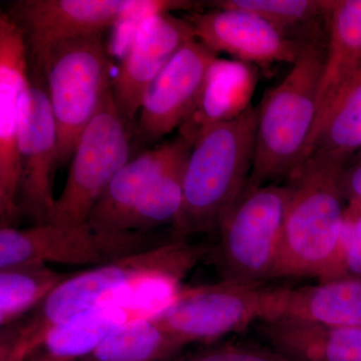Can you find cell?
I'll use <instances>...</instances> for the list:
<instances>
[{
  "label": "cell",
  "instance_id": "1",
  "mask_svg": "<svg viewBox=\"0 0 361 361\" xmlns=\"http://www.w3.org/2000/svg\"><path fill=\"white\" fill-rule=\"evenodd\" d=\"M208 253L205 246L174 239L92 269L75 272L28 314L0 327V361L25 360L54 326L109 304L115 294L129 287L146 282L177 286Z\"/></svg>",
  "mask_w": 361,
  "mask_h": 361
},
{
  "label": "cell",
  "instance_id": "2",
  "mask_svg": "<svg viewBox=\"0 0 361 361\" xmlns=\"http://www.w3.org/2000/svg\"><path fill=\"white\" fill-rule=\"evenodd\" d=\"M258 106L197 134L185 169L184 206L176 238L219 230L245 193L255 153Z\"/></svg>",
  "mask_w": 361,
  "mask_h": 361
},
{
  "label": "cell",
  "instance_id": "3",
  "mask_svg": "<svg viewBox=\"0 0 361 361\" xmlns=\"http://www.w3.org/2000/svg\"><path fill=\"white\" fill-rule=\"evenodd\" d=\"M348 161L312 153L289 178L283 237L273 278H317L331 266L346 200L343 174Z\"/></svg>",
  "mask_w": 361,
  "mask_h": 361
},
{
  "label": "cell",
  "instance_id": "4",
  "mask_svg": "<svg viewBox=\"0 0 361 361\" xmlns=\"http://www.w3.org/2000/svg\"><path fill=\"white\" fill-rule=\"evenodd\" d=\"M324 59L319 45L310 42L259 104L255 153L246 191L290 178L310 157Z\"/></svg>",
  "mask_w": 361,
  "mask_h": 361
},
{
  "label": "cell",
  "instance_id": "5",
  "mask_svg": "<svg viewBox=\"0 0 361 361\" xmlns=\"http://www.w3.org/2000/svg\"><path fill=\"white\" fill-rule=\"evenodd\" d=\"M37 66L44 73L56 121L59 165L66 164L111 90L110 54L102 35L84 37L56 45Z\"/></svg>",
  "mask_w": 361,
  "mask_h": 361
},
{
  "label": "cell",
  "instance_id": "6",
  "mask_svg": "<svg viewBox=\"0 0 361 361\" xmlns=\"http://www.w3.org/2000/svg\"><path fill=\"white\" fill-rule=\"evenodd\" d=\"M290 189L276 184L246 191L228 214L211 260L223 280L261 286L272 279L281 247Z\"/></svg>",
  "mask_w": 361,
  "mask_h": 361
},
{
  "label": "cell",
  "instance_id": "7",
  "mask_svg": "<svg viewBox=\"0 0 361 361\" xmlns=\"http://www.w3.org/2000/svg\"><path fill=\"white\" fill-rule=\"evenodd\" d=\"M177 238L156 231H97L89 223L0 227V268L26 263L101 266Z\"/></svg>",
  "mask_w": 361,
  "mask_h": 361
},
{
  "label": "cell",
  "instance_id": "8",
  "mask_svg": "<svg viewBox=\"0 0 361 361\" xmlns=\"http://www.w3.org/2000/svg\"><path fill=\"white\" fill-rule=\"evenodd\" d=\"M130 125L116 108L111 87L78 139L51 223L87 222L111 180L130 160Z\"/></svg>",
  "mask_w": 361,
  "mask_h": 361
},
{
  "label": "cell",
  "instance_id": "9",
  "mask_svg": "<svg viewBox=\"0 0 361 361\" xmlns=\"http://www.w3.org/2000/svg\"><path fill=\"white\" fill-rule=\"evenodd\" d=\"M263 292L261 286L222 280L219 283L180 289L154 316L185 346L214 341L261 322Z\"/></svg>",
  "mask_w": 361,
  "mask_h": 361
},
{
  "label": "cell",
  "instance_id": "10",
  "mask_svg": "<svg viewBox=\"0 0 361 361\" xmlns=\"http://www.w3.org/2000/svg\"><path fill=\"white\" fill-rule=\"evenodd\" d=\"M30 82V59L20 28L0 13V227H18L20 208L21 116Z\"/></svg>",
  "mask_w": 361,
  "mask_h": 361
},
{
  "label": "cell",
  "instance_id": "11",
  "mask_svg": "<svg viewBox=\"0 0 361 361\" xmlns=\"http://www.w3.org/2000/svg\"><path fill=\"white\" fill-rule=\"evenodd\" d=\"M145 0H16L6 13L20 28L35 66L63 42L103 37Z\"/></svg>",
  "mask_w": 361,
  "mask_h": 361
},
{
  "label": "cell",
  "instance_id": "12",
  "mask_svg": "<svg viewBox=\"0 0 361 361\" xmlns=\"http://www.w3.org/2000/svg\"><path fill=\"white\" fill-rule=\"evenodd\" d=\"M18 153L20 208L33 225L51 221L56 198L54 174L58 161V130L42 70L30 61V82L23 103Z\"/></svg>",
  "mask_w": 361,
  "mask_h": 361
},
{
  "label": "cell",
  "instance_id": "13",
  "mask_svg": "<svg viewBox=\"0 0 361 361\" xmlns=\"http://www.w3.org/2000/svg\"><path fill=\"white\" fill-rule=\"evenodd\" d=\"M216 59L217 54L196 39L176 52L147 90L135 130L139 142L155 144L187 122Z\"/></svg>",
  "mask_w": 361,
  "mask_h": 361
},
{
  "label": "cell",
  "instance_id": "14",
  "mask_svg": "<svg viewBox=\"0 0 361 361\" xmlns=\"http://www.w3.org/2000/svg\"><path fill=\"white\" fill-rule=\"evenodd\" d=\"M193 28L170 11L149 14L137 27L111 80L116 108L130 125L141 111L147 90L189 40Z\"/></svg>",
  "mask_w": 361,
  "mask_h": 361
},
{
  "label": "cell",
  "instance_id": "15",
  "mask_svg": "<svg viewBox=\"0 0 361 361\" xmlns=\"http://www.w3.org/2000/svg\"><path fill=\"white\" fill-rule=\"evenodd\" d=\"M184 18L193 28L195 39L211 51L224 52L246 65H294L311 42L292 39L255 14L236 9L190 11Z\"/></svg>",
  "mask_w": 361,
  "mask_h": 361
},
{
  "label": "cell",
  "instance_id": "16",
  "mask_svg": "<svg viewBox=\"0 0 361 361\" xmlns=\"http://www.w3.org/2000/svg\"><path fill=\"white\" fill-rule=\"evenodd\" d=\"M273 320L361 327V281L339 280L299 288H264L261 322Z\"/></svg>",
  "mask_w": 361,
  "mask_h": 361
},
{
  "label": "cell",
  "instance_id": "17",
  "mask_svg": "<svg viewBox=\"0 0 361 361\" xmlns=\"http://www.w3.org/2000/svg\"><path fill=\"white\" fill-rule=\"evenodd\" d=\"M193 141L178 135L172 141L161 142L145 151L127 164L111 180L87 219L97 231L126 232L123 225L152 185Z\"/></svg>",
  "mask_w": 361,
  "mask_h": 361
},
{
  "label": "cell",
  "instance_id": "18",
  "mask_svg": "<svg viewBox=\"0 0 361 361\" xmlns=\"http://www.w3.org/2000/svg\"><path fill=\"white\" fill-rule=\"evenodd\" d=\"M271 348L298 361H361V327L295 320L258 322Z\"/></svg>",
  "mask_w": 361,
  "mask_h": 361
},
{
  "label": "cell",
  "instance_id": "19",
  "mask_svg": "<svg viewBox=\"0 0 361 361\" xmlns=\"http://www.w3.org/2000/svg\"><path fill=\"white\" fill-rule=\"evenodd\" d=\"M146 315L129 306L109 303L71 318L49 330L23 361H78L90 355L111 332Z\"/></svg>",
  "mask_w": 361,
  "mask_h": 361
},
{
  "label": "cell",
  "instance_id": "20",
  "mask_svg": "<svg viewBox=\"0 0 361 361\" xmlns=\"http://www.w3.org/2000/svg\"><path fill=\"white\" fill-rule=\"evenodd\" d=\"M360 63L361 0H332L329 14V42L313 135L337 92Z\"/></svg>",
  "mask_w": 361,
  "mask_h": 361
},
{
  "label": "cell",
  "instance_id": "21",
  "mask_svg": "<svg viewBox=\"0 0 361 361\" xmlns=\"http://www.w3.org/2000/svg\"><path fill=\"white\" fill-rule=\"evenodd\" d=\"M254 85L253 73L246 63L216 59L196 109L180 128V135L194 142L204 128L241 115L251 106Z\"/></svg>",
  "mask_w": 361,
  "mask_h": 361
},
{
  "label": "cell",
  "instance_id": "22",
  "mask_svg": "<svg viewBox=\"0 0 361 361\" xmlns=\"http://www.w3.org/2000/svg\"><path fill=\"white\" fill-rule=\"evenodd\" d=\"M360 148L361 63L342 85L316 128L310 156L319 153L348 161Z\"/></svg>",
  "mask_w": 361,
  "mask_h": 361
},
{
  "label": "cell",
  "instance_id": "23",
  "mask_svg": "<svg viewBox=\"0 0 361 361\" xmlns=\"http://www.w3.org/2000/svg\"><path fill=\"white\" fill-rule=\"evenodd\" d=\"M184 348L155 316L144 315L116 329L78 361H167Z\"/></svg>",
  "mask_w": 361,
  "mask_h": 361
},
{
  "label": "cell",
  "instance_id": "24",
  "mask_svg": "<svg viewBox=\"0 0 361 361\" xmlns=\"http://www.w3.org/2000/svg\"><path fill=\"white\" fill-rule=\"evenodd\" d=\"M73 274L42 263L0 268V326L28 314Z\"/></svg>",
  "mask_w": 361,
  "mask_h": 361
},
{
  "label": "cell",
  "instance_id": "25",
  "mask_svg": "<svg viewBox=\"0 0 361 361\" xmlns=\"http://www.w3.org/2000/svg\"><path fill=\"white\" fill-rule=\"evenodd\" d=\"M191 149L183 152L152 185L126 221L123 231H156L163 226L174 229L184 206L185 169Z\"/></svg>",
  "mask_w": 361,
  "mask_h": 361
},
{
  "label": "cell",
  "instance_id": "26",
  "mask_svg": "<svg viewBox=\"0 0 361 361\" xmlns=\"http://www.w3.org/2000/svg\"><path fill=\"white\" fill-rule=\"evenodd\" d=\"M214 9H236L255 14L286 35L329 16L332 0H217Z\"/></svg>",
  "mask_w": 361,
  "mask_h": 361
},
{
  "label": "cell",
  "instance_id": "27",
  "mask_svg": "<svg viewBox=\"0 0 361 361\" xmlns=\"http://www.w3.org/2000/svg\"><path fill=\"white\" fill-rule=\"evenodd\" d=\"M339 280L361 281V210L348 204L334 260L320 283Z\"/></svg>",
  "mask_w": 361,
  "mask_h": 361
},
{
  "label": "cell",
  "instance_id": "28",
  "mask_svg": "<svg viewBox=\"0 0 361 361\" xmlns=\"http://www.w3.org/2000/svg\"><path fill=\"white\" fill-rule=\"evenodd\" d=\"M179 361H298L275 350L242 345H224L209 349Z\"/></svg>",
  "mask_w": 361,
  "mask_h": 361
},
{
  "label": "cell",
  "instance_id": "29",
  "mask_svg": "<svg viewBox=\"0 0 361 361\" xmlns=\"http://www.w3.org/2000/svg\"><path fill=\"white\" fill-rule=\"evenodd\" d=\"M343 191L346 204L361 210V159L344 171Z\"/></svg>",
  "mask_w": 361,
  "mask_h": 361
}]
</instances>
